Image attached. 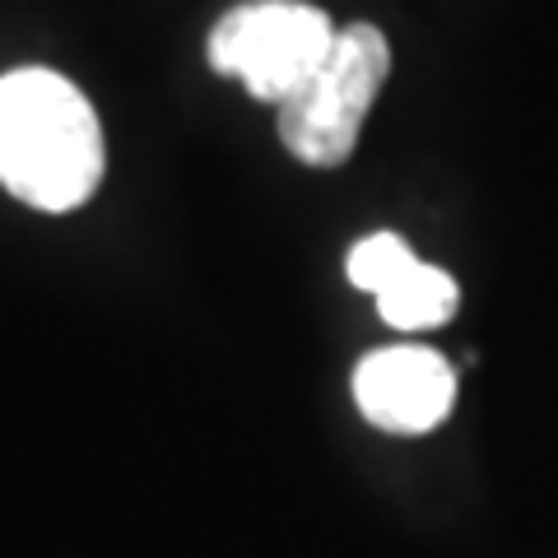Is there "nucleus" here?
Masks as SVG:
<instances>
[{
    "label": "nucleus",
    "instance_id": "1",
    "mask_svg": "<svg viewBox=\"0 0 558 558\" xmlns=\"http://www.w3.org/2000/svg\"><path fill=\"white\" fill-rule=\"evenodd\" d=\"M102 168L98 112L75 84L43 65L0 75V186L14 201L65 215L98 191Z\"/></svg>",
    "mask_w": 558,
    "mask_h": 558
},
{
    "label": "nucleus",
    "instance_id": "2",
    "mask_svg": "<svg viewBox=\"0 0 558 558\" xmlns=\"http://www.w3.org/2000/svg\"><path fill=\"white\" fill-rule=\"evenodd\" d=\"M391 75V47L377 24H349L336 33L299 94L279 102V140L307 168H340L354 154L381 84Z\"/></svg>",
    "mask_w": 558,
    "mask_h": 558
},
{
    "label": "nucleus",
    "instance_id": "3",
    "mask_svg": "<svg viewBox=\"0 0 558 558\" xmlns=\"http://www.w3.org/2000/svg\"><path fill=\"white\" fill-rule=\"evenodd\" d=\"M330 14L303 0H247L209 28V65L260 102H289L336 47Z\"/></svg>",
    "mask_w": 558,
    "mask_h": 558
},
{
    "label": "nucleus",
    "instance_id": "4",
    "mask_svg": "<svg viewBox=\"0 0 558 558\" xmlns=\"http://www.w3.org/2000/svg\"><path fill=\"white\" fill-rule=\"evenodd\" d=\"M354 400L363 418L381 433H433L457 405V373L424 344L377 349L354 368Z\"/></svg>",
    "mask_w": 558,
    "mask_h": 558
},
{
    "label": "nucleus",
    "instance_id": "5",
    "mask_svg": "<svg viewBox=\"0 0 558 558\" xmlns=\"http://www.w3.org/2000/svg\"><path fill=\"white\" fill-rule=\"evenodd\" d=\"M457 303H461V289L447 270L428 266V260H414V266L391 279L387 289L377 293V312L381 322L396 326V330H433L457 317Z\"/></svg>",
    "mask_w": 558,
    "mask_h": 558
},
{
    "label": "nucleus",
    "instance_id": "6",
    "mask_svg": "<svg viewBox=\"0 0 558 558\" xmlns=\"http://www.w3.org/2000/svg\"><path fill=\"white\" fill-rule=\"evenodd\" d=\"M414 247L400 233H373V238H363L349 247V260H344V275H349V284L363 289V293H377L391 284V279H400L410 266H414Z\"/></svg>",
    "mask_w": 558,
    "mask_h": 558
}]
</instances>
